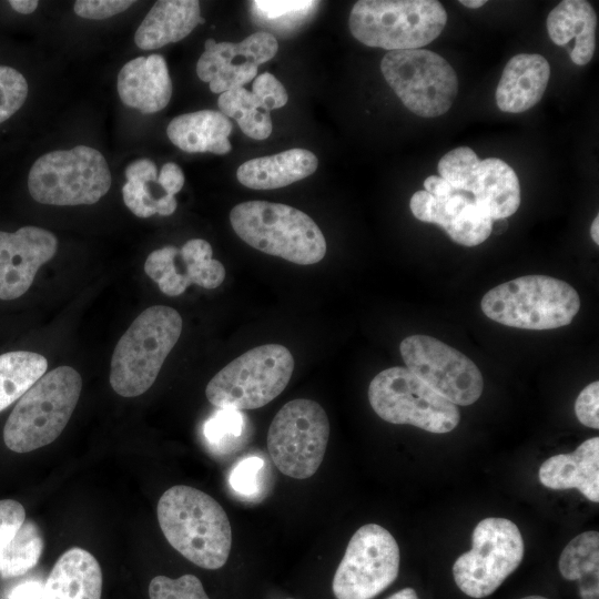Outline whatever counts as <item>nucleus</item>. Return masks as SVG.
<instances>
[{
  "instance_id": "f257e3e1",
  "label": "nucleus",
  "mask_w": 599,
  "mask_h": 599,
  "mask_svg": "<svg viewBox=\"0 0 599 599\" xmlns=\"http://www.w3.org/2000/svg\"><path fill=\"white\" fill-rule=\"evenodd\" d=\"M156 514L164 537L184 558L211 570L225 565L232 529L225 510L213 497L194 487L176 485L161 496Z\"/></svg>"
},
{
  "instance_id": "f03ea898",
  "label": "nucleus",
  "mask_w": 599,
  "mask_h": 599,
  "mask_svg": "<svg viewBox=\"0 0 599 599\" xmlns=\"http://www.w3.org/2000/svg\"><path fill=\"white\" fill-rule=\"evenodd\" d=\"M236 235L250 246L300 265H312L326 254L318 225L293 206L268 201H246L230 212Z\"/></svg>"
},
{
  "instance_id": "7ed1b4c3",
  "label": "nucleus",
  "mask_w": 599,
  "mask_h": 599,
  "mask_svg": "<svg viewBox=\"0 0 599 599\" xmlns=\"http://www.w3.org/2000/svg\"><path fill=\"white\" fill-rule=\"evenodd\" d=\"M176 309L154 305L144 309L119 339L110 369V384L122 397L145 393L182 333Z\"/></svg>"
},
{
  "instance_id": "20e7f679",
  "label": "nucleus",
  "mask_w": 599,
  "mask_h": 599,
  "mask_svg": "<svg viewBox=\"0 0 599 599\" xmlns=\"http://www.w3.org/2000/svg\"><path fill=\"white\" fill-rule=\"evenodd\" d=\"M77 369L60 366L45 373L17 403L3 428L6 446L29 453L51 444L65 428L80 397Z\"/></svg>"
},
{
  "instance_id": "39448f33",
  "label": "nucleus",
  "mask_w": 599,
  "mask_h": 599,
  "mask_svg": "<svg viewBox=\"0 0 599 599\" xmlns=\"http://www.w3.org/2000/svg\"><path fill=\"white\" fill-rule=\"evenodd\" d=\"M480 306L488 318L499 324L541 331L570 324L579 311L580 298L562 280L527 275L491 288Z\"/></svg>"
},
{
  "instance_id": "423d86ee",
  "label": "nucleus",
  "mask_w": 599,
  "mask_h": 599,
  "mask_svg": "<svg viewBox=\"0 0 599 599\" xmlns=\"http://www.w3.org/2000/svg\"><path fill=\"white\" fill-rule=\"evenodd\" d=\"M446 22L437 0H359L348 19L356 40L388 51L420 49L438 38Z\"/></svg>"
},
{
  "instance_id": "0eeeda50",
  "label": "nucleus",
  "mask_w": 599,
  "mask_h": 599,
  "mask_svg": "<svg viewBox=\"0 0 599 599\" xmlns=\"http://www.w3.org/2000/svg\"><path fill=\"white\" fill-rule=\"evenodd\" d=\"M294 358L281 344L254 347L223 367L205 388L207 400L219 408L256 409L276 398L287 386Z\"/></svg>"
},
{
  "instance_id": "6e6552de",
  "label": "nucleus",
  "mask_w": 599,
  "mask_h": 599,
  "mask_svg": "<svg viewBox=\"0 0 599 599\" xmlns=\"http://www.w3.org/2000/svg\"><path fill=\"white\" fill-rule=\"evenodd\" d=\"M111 182L106 160L101 152L87 145L40 156L28 175V189L33 200L60 206L94 204L108 193Z\"/></svg>"
},
{
  "instance_id": "1a4fd4ad",
  "label": "nucleus",
  "mask_w": 599,
  "mask_h": 599,
  "mask_svg": "<svg viewBox=\"0 0 599 599\" xmlns=\"http://www.w3.org/2000/svg\"><path fill=\"white\" fill-rule=\"evenodd\" d=\"M368 400L385 422L413 425L429 433L451 432L460 420L455 404L406 367L395 366L379 372L369 384Z\"/></svg>"
},
{
  "instance_id": "9d476101",
  "label": "nucleus",
  "mask_w": 599,
  "mask_h": 599,
  "mask_svg": "<svg viewBox=\"0 0 599 599\" xmlns=\"http://www.w3.org/2000/svg\"><path fill=\"white\" fill-rule=\"evenodd\" d=\"M380 71L404 105L423 118L445 114L458 93V78L441 55L426 49L388 51Z\"/></svg>"
},
{
  "instance_id": "9b49d317",
  "label": "nucleus",
  "mask_w": 599,
  "mask_h": 599,
  "mask_svg": "<svg viewBox=\"0 0 599 599\" xmlns=\"http://www.w3.org/2000/svg\"><path fill=\"white\" fill-rule=\"evenodd\" d=\"M329 437V422L315 400L287 402L274 416L267 433V450L284 475L306 479L319 468Z\"/></svg>"
},
{
  "instance_id": "f8f14e48",
  "label": "nucleus",
  "mask_w": 599,
  "mask_h": 599,
  "mask_svg": "<svg viewBox=\"0 0 599 599\" xmlns=\"http://www.w3.org/2000/svg\"><path fill=\"white\" fill-rule=\"evenodd\" d=\"M473 547L453 565L457 587L471 598L491 595L520 565L524 540L517 525L506 518L480 520L473 531Z\"/></svg>"
},
{
  "instance_id": "ddd939ff",
  "label": "nucleus",
  "mask_w": 599,
  "mask_h": 599,
  "mask_svg": "<svg viewBox=\"0 0 599 599\" xmlns=\"http://www.w3.org/2000/svg\"><path fill=\"white\" fill-rule=\"evenodd\" d=\"M399 547L377 524H366L352 536L334 573L336 599H373L398 576Z\"/></svg>"
},
{
  "instance_id": "4468645a",
  "label": "nucleus",
  "mask_w": 599,
  "mask_h": 599,
  "mask_svg": "<svg viewBox=\"0 0 599 599\" xmlns=\"http://www.w3.org/2000/svg\"><path fill=\"white\" fill-rule=\"evenodd\" d=\"M437 170L451 187L470 194L493 221L507 219L520 205L518 176L498 158L480 160L473 149L458 146L441 156Z\"/></svg>"
},
{
  "instance_id": "2eb2a0df",
  "label": "nucleus",
  "mask_w": 599,
  "mask_h": 599,
  "mask_svg": "<svg viewBox=\"0 0 599 599\" xmlns=\"http://www.w3.org/2000/svg\"><path fill=\"white\" fill-rule=\"evenodd\" d=\"M399 352L406 368L456 406L470 405L480 397L481 373L461 352L423 334L403 339Z\"/></svg>"
},
{
  "instance_id": "dca6fc26",
  "label": "nucleus",
  "mask_w": 599,
  "mask_h": 599,
  "mask_svg": "<svg viewBox=\"0 0 599 599\" xmlns=\"http://www.w3.org/2000/svg\"><path fill=\"white\" fill-rule=\"evenodd\" d=\"M424 187L409 201L417 220L439 225L454 242L464 246L479 245L489 237L493 220L470 194L455 190L437 175H429Z\"/></svg>"
},
{
  "instance_id": "f3484780",
  "label": "nucleus",
  "mask_w": 599,
  "mask_h": 599,
  "mask_svg": "<svg viewBox=\"0 0 599 599\" xmlns=\"http://www.w3.org/2000/svg\"><path fill=\"white\" fill-rule=\"evenodd\" d=\"M212 254L209 242L192 238L181 248L167 245L150 253L144 272L167 296H179L192 284L213 290L223 283L225 268Z\"/></svg>"
},
{
  "instance_id": "a211bd4d",
  "label": "nucleus",
  "mask_w": 599,
  "mask_h": 599,
  "mask_svg": "<svg viewBox=\"0 0 599 599\" xmlns=\"http://www.w3.org/2000/svg\"><path fill=\"white\" fill-rule=\"evenodd\" d=\"M57 248L55 235L38 226H23L14 233L0 231V298L23 295Z\"/></svg>"
},
{
  "instance_id": "6ab92c4d",
  "label": "nucleus",
  "mask_w": 599,
  "mask_h": 599,
  "mask_svg": "<svg viewBox=\"0 0 599 599\" xmlns=\"http://www.w3.org/2000/svg\"><path fill=\"white\" fill-rule=\"evenodd\" d=\"M122 102L144 114L163 110L172 97V81L160 54L138 57L125 63L118 75Z\"/></svg>"
},
{
  "instance_id": "aec40b11",
  "label": "nucleus",
  "mask_w": 599,
  "mask_h": 599,
  "mask_svg": "<svg viewBox=\"0 0 599 599\" xmlns=\"http://www.w3.org/2000/svg\"><path fill=\"white\" fill-rule=\"evenodd\" d=\"M550 79V64L540 54L521 53L505 65L496 89L497 106L507 113H520L536 105Z\"/></svg>"
},
{
  "instance_id": "412c9836",
  "label": "nucleus",
  "mask_w": 599,
  "mask_h": 599,
  "mask_svg": "<svg viewBox=\"0 0 599 599\" xmlns=\"http://www.w3.org/2000/svg\"><path fill=\"white\" fill-rule=\"evenodd\" d=\"M539 481L549 489H578L587 499L599 501V438L581 443L570 454H558L539 468Z\"/></svg>"
},
{
  "instance_id": "4be33fe9",
  "label": "nucleus",
  "mask_w": 599,
  "mask_h": 599,
  "mask_svg": "<svg viewBox=\"0 0 599 599\" xmlns=\"http://www.w3.org/2000/svg\"><path fill=\"white\" fill-rule=\"evenodd\" d=\"M597 14L586 0H564L547 17L550 40L565 47L571 61L585 65L596 48Z\"/></svg>"
},
{
  "instance_id": "5701e85b",
  "label": "nucleus",
  "mask_w": 599,
  "mask_h": 599,
  "mask_svg": "<svg viewBox=\"0 0 599 599\" xmlns=\"http://www.w3.org/2000/svg\"><path fill=\"white\" fill-rule=\"evenodd\" d=\"M102 582L95 557L73 547L55 561L43 583L41 599H101Z\"/></svg>"
},
{
  "instance_id": "b1692460",
  "label": "nucleus",
  "mask_w": 599,
  "mask_h": 599,
  "mask_svg": "<svg viewBox=\"0 0 599 599\" xmlns=\"http://www.w3.org/2000/svg\"><path fill=\"white\" fill-rule=\"evenodd\" d=\"M200 23L196 0H160L154 3L135 31L134 42L142 50H154L187 37Z\"/></svg>"
},
{
  "instance_id": "393cba45",
  "label": "nucleus",
  "mask_w": 599,
  "mask_h": 599,
  "mask_svg": "<svg viewBox=\"0 0 599 599\" xmlns=\"http://www.w3.org/2000/svg\"><path fill=\"white\" fill-rule=\"evenodd\" d=\"M318 166L316 155L301 148L251 159L236 171L238 182L253 190L284 187L313 174Z\"/></svg>"
},
{
  "instance_id": "a878e982",
  "label": "nucleus",
  "mask_w": 599,
  "mask_h": 599,
  "mask_svg": "<svg viewBox=\"0 0 599 599\" xmlns=\"http://www.w3.org/2000/svg\"><path fill=\"white\" fill-rule=\"evenodd\" d=\"M232 123L220 111L201 110L181 114L169 123L166 134L179 149L189 153L226 154L232 146Z\"/></svg>"
},
{
  "instance_id": "bb28decb",
  "label": "nucleus",
  "mask_w": 599,
  "mask_h": 599,
  "mask_svg": "<svg viewBox=\"0 0 599 599\" xmlns=\"http://www.w3.org/2000/svg\"><path fill=\"white\" fill-rule=\"evenodd\" d=\"M558 567L567 580H578L581 599H599V532L575 537L562 550Z\"/></svg>"
},
{
  "instance_id": "cd10ccee",
  "label": "nucleus",
  "mask_w": 599,
  "mask_h": 599,
  "mask_svg": "<svg viewBox=\"0 0 599 599\" xmlns=\"http://www.w3.org/2000/svg\"><path fill=\"white\" fill-rule=\"evenodd\" d=\"M48 361L27 351L0 355V412L20 399L47 372Z\"/></svg>"
},
{
  "instance_id": "c85d7f7f",
  "label": "nucleus",
  "mask_w": 599,
  "mask_h": 599,
  "mask_svg": "<svg viewBox=\"0 0 599 599\" xmlns=\"http://www.w3.org/2000/svg\"><path fill=\"white\" fill-rule=\"evenodd\" d=\"M220 112L236 120L242 132L248 138L264 140L272 133L271 114L264 110L257 98L244 87L223 92L217 100Z\"/></svg>"
},
{
  "instance_id": "c756f323",
  "label": "nucleus",
  "mask_w": 599,
  "mask_h": 599,
  "mask_svg": "<svg viewBox=\"0 0 599 599\" xmlns=\"http://www.w3.org/2000/svg\"><path fill=\"white\" fill-rule=\"evenodd\" d=\"M43 549L40 529L24 520L14 536L0 549V576L12 578L27 573L39 561Z\"/></svg>"
},
{
  "instance_id": "7c9ffc66",
  "label": "nucleus",
  "mask_w": 599,
  "mask_h": 599,
  "mask_svg": "<svg viewBox=\"0 0 599 599\" xmlns=\"http://www.w3.org/2000/svg\"><path fill=\"white\" fill-rule=\"evenodd\" d=\"M149 597L150 599H210L202 582L194 575H183L176 579L156 576L149 585Z\"/></svg>"
},
{
  "instance_id": "2f4dec72",
  "label": "nucleus",
  "mask_w": 599,
  "mask_h": 599,
  "mask_svg": "<svg viewBox=\"0 0 599 599\" xmlns=\"http://www.w3.org/2000/svg\"><path fill=\"white\" fill-rule=\"evenodd\" d=\"M240 410L220 408L207 419L203 432L206 440L215 448H224L242 435L244 423Z\"/></svg>"
},
{
  "instance_id": "473e14b6",
  "label": "nucleus",
  "mask_w": 599,
  "mask_h": 599,
  "mask_svg": "<svg viewBox=\"0 0 599 599\" xmlns=\"http://www.w3.org/2000/svg\"><path fill=\"white\" fill-rule=\"evenodd\" d=\"M28 97V82L16 69L0 65V124L12 116Z\"/></svg>"
},
{
  "instance_id": "72a5a7b5",
  "label": "nucleus",
  "mask_w": 599,
  "mask_h": 599,
  "mask_svg": "<svg viewBox=\"0 0 599 599\" xmlns=\"http://www.w3.org/2000/svg\"><path fill=\"white\" fill-rule=\"evenodd\" d=\"M257 74V65L246 60L240 52L236 43V55L224 64L209 82L213 93H223L232 89L242 88Z\"/></svg>"
},
{
  "instance_id": "f704fd0d",
  "label": "nucleus",
  "mask_w": 599,
  "mask_h": 599,
  "mask_svg": "<svg viewBox=\"0 0 599 599\" xmlns=\"http://www.w3.org/2000/svg\"><path fill=\"white\" fill-rule=\"evenodd\" d=\"M264 460L256 456H250L238 461L229 476L232 489L242 496H254L260 490L261 473Z\"/></svg>"
},
{
  "instance_id": "c9c22d12",
  "label": "nucleus",
  "mask_w": 599,
  "mask_h": 599,
  "mask_svg": "<svg viewBox=\"0 0 599 599\" xmlns=\"http://www.w3.org/2000/svg\"><path fill=\"white\" fill-rule=\"evenodd\" d=\"M252 93L257 98L261 106L268 112L284 106L288 101L284 85L268 72L255 77Z\"/></svg>"
},
{
  "instance_id": "e433bc0d",
  "label": "nucleus",
  "mask_w": 599,
  "mask_h": 599,
  "mask_svg": "<svg viewBox=\"0 0 599 599\" xmlns=\"http://www.w3.org/2000/svg\"><path fill=\"white\" fill-rule=\"evenodd\" d=\"M316 3V1L307 0H256L252 1V8L261 18L274 20L300 14L301 12L306 13Z\"/></svg>"
},
{
  "instance_id": "4c0bfd02",
  "label": "nucleus",
  "mask_w": 599,
  "mask_h": 599,
  "mask_svg": "<svg viewBox=\"0 0 599 599\" xmlns=\"http://www.w3.org/2000/svg\"><path fill=\"white\" fill-rule=\"evenodd\" d=\"M134 2L129 0H78L73 9L75 14L81 18L102 20L125 11Z\"/></svg>"
},
{
  "instance_id": "58836bf2",
  "label": "nucleus",
  "mask_w": 599,
  "mask_h": 599,
  "mask_svg": "<svg viewBox=\"0 0 599 599\" xmlns=\"http://www.w3.org/2000/svg\"><path fill=\"white\" fill-rule=\"evenodd\" d=\"M578 420L590 428H599V382L587 385L578 395L575 403Z\"/></svg>"
},
{
  "instance_id": "ea45409f",
  "label": "nucleus",
  "mask_w": 599,
  "mask_h": 599,
  "mask_svg": "<svg viewBox=\"0 0 599 599\" xmlns=\"http://www.w3.org/2000/svg\"><path fill=\"white\" fill-rule=\"evenodd\" d=\"M24 520L26 510L19 501L0 500V549L14 536Z\"/></svg>"
},
{
  "instance_id": "a19ab883",
  "label": "nucleus",
  "mask_w": 599,
  "mask_h": 599,
  "mask_svg": "<svg viewBox=\"0 0 599 599\" xmlns=\"http://www.w3.org/2000/svg\"><path fill=\"white\" fill-rule=\"evenodd\" d=\"M158 182L165 193L175 196L184 185L183 171L175 163H165L158 175Z\"/></svg>"
},
{
  "instance_id": "79ce46f5",
  "label": "nucleus",
  "mask_w": 599,
  "mask_h": 599,
  "mask_svg": "<svg viewBox=\"0 0 599 599\" xmlns=\"http://www.w3.org/2000/svg\"><path fill=\"white\" fill-rule=\"evenodd\" d=\"M126 181H155L158 170L154 162L149 159H139L130 163L125 169Z\"/></svg>"
},
{
  "instance_id": "37998d69",
  "label": "nucleus",
  "mask_w": 599,
  "mask_h": 599,
  "mask_svg": "<svg viewBox=\"0 0 599 599\" xmlns=\"http://www.w3.org/2000/svg\"><path fill=\"white\" fill-rule=\"evenodd\" d=\"M42 587L37 580L24 581L12 588L7 599H41Z\"/></svg>"
},
{
  "instance_id": "c03bdc74",
  "label": "nucleus",
  "mask_w": 599,
  "mask_h": 599,
  "mask_svg": "<svg viewBox=\"0 0 599 599\" xmlns=\"http://www.w3.org/2000/svg\"><path fill=\"white\" fill-rule=\"evenodd\" d=\"M9 4L14 11L22 14H29L37 9L39 2L37 0H11L9 1Z\"/></svg>"
},
{
  "instance_id": "a18cd8bd",
  "label": "nucleus",
  "mask_w": 599,
  "mask_h": 599,
  "mask_svg": "<svg viewBox=\"0 0 599 599\" xmlns=\"http://www.w3.org/2000/svg\"><path fill=\"white\" fill-rule=\"evenodd\" d=\"M387 599H419V597L413 588L407 587L393 593Z\"/></svg>"
},
{
  "instance_id": "49530a36",
  "label": "nucleus",
  "mask_w": 599,
  "mask_h": 599,
  "mask_svg": "<svg viewBox=\"0 0 599 599\" xmlns=\"http://www.w3.org/2000/svg\"><path fill=\"white\" fill-rule=\"evenodd\" d=\"M507 226L508 222L506 219L495 220L493 221L491 232L495 231L497 234H501L507 230Z\"/></svg>"
},
{
  "instance_id": "de8ad7c7",
  "label": "nucleus",
  "mask_w": 599,
  "mask_h": 599,
  "mask_svg": "<svg viewBox=\"0 0 599 599\" xmlns=\"http://www.w3.org/2000/svg\"><path fill=\"white\" fill-rule=\"evenodd\" d=\"M590 235L592 241L598 245L599 244V216L597 215L592 221L590 227Z\"/></svg>"
},
{
  "instance_id": "09e8293b",
  "label": "nucleus",
  "mask_w": 599,
  "mask_h": 599,
  "mask_svg": "<svg viewBox=\"0 0 599 599\" xmlns=\"http://www.w3.org/2000/svg\"><path fill=\"white\" fill-rule=\"evenodd\" d=\"M487 1L486 0H460L459 3L464 7L470 8V9H477L483 7Z\"/></svg>"
},
{
  "instance_id": "8fccbe9b",
  "label": "nucleus",
  "mask_w": 599,
  "mask_h": 599,
  "mask_svg": "<svg viewBox=\"0 0 599 599\" xmlns=\"http://www.w3.org/2000/svg\"><path fill=\"white\" fill-rule=\"evenodd\" d=\"M520 599H548V598L542 597V596L531 595V596H526V597L520 598Z\"/></svg>"
},
{
  "instance_id": "3c124183",
  "label": "nucleus",
  "mask_w": 599,
  "mask_h": 599,
  "mask_svg": "<svg viewBox=\"0 0 599 599\" xmlns=\"http://www.w3.org/2000/svg\"><path fill=\"white\" fill-rule=\"evenodd\" d=\"M288 599H292V598H288Z\"/></svg>"
}]
</instances>
